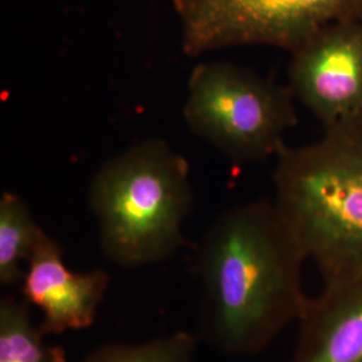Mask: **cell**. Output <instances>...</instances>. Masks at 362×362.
<instances>
[{
	"mask_svg": "<svg viewBox=\"0 0 362 362\" xmlns=\"http://www.w3.org/2000/svg\"><path fill=\"white\" fill-rule=\"evenodd\" d=\"M308 260L274 199L223 211L194 251L197 336L228 357H252L299 322Z\"/></svg>",
	"mask_w": 362,
	"mask_h": 362,
	"instance_id": "cell-1",
	"label": "cell"
},
{
	"mask_svg": "<svg viewBox=\"0 0 362 362\" xmlns=\"http://www.w3.org/2000/svg\"><path fill=\"white\" fill-rule=\"evenodd\" d=\"M189 163L163 139H148L110 157L88 191L105 258L124 269L164 263L187 239L182 226L194 191Z\"/></svg>",
	"mask_w": 362,
	"mask_h": 362,
	"instance_id": "cell-2",
	"label": "cell"
},
{
	"mask_svg": "<svg viewBox=\"0 0 362 362\" xmlns=\"http://www.w3.org/2000/svg\"><path fill=\"white\" fill-rule=\"evenodd\" d=\"M274 202L325 287L362 276V127L276 156Z\"/></svg>",
	"mask_w": 362,
	"mask_h": 362,
	"instance_id": "cell-3",
	"label": "cell"
},
{
	"mask_svg": "<svg viewBox=\"0 0 362 362\" xmlns=\"http://www.w3.org/2000/svg\"><path fill=\"white\" fill-rule=\"evenodd\" d=\"M294 94L255 71L227 62L194 66L182 117L197 137L233 164L267 160L297 125Z\"/></svg>",
	"mask_w": 362,
	"mask_h": 362,
	"instance_id": "cell-4",
	"label": "cell"
},
{
	"mask_svg": "<svg viewBox=\"0 0 362 362\" xmlns=\"http://www.w3.org/2000/svg\"><path fill=\"white\" fill-rule=\"evenodd\" d=\"M182 52L203 55L236 46L294 52L321 28L362 21V0H172Z\"/></svg>",
	"mask_w": 362,
	"mask_h": 362,
	"instance_id": "cell-5",
	"label": "cell"
},
{
	"mask_svg": "<svg viewBox=\"0 0 362 362\" xmlns=\"http://www.w3.org/2000/svg\"><path fill=\"white\" fill-rule=\"evenodd\" d=\"M288 79L325 132L362 127V21L332 23L291 52Z\"/></svg>",
	"mask_w": 362,
	"mask_h": 362,
	"instance_id": "cell-6",
	"label": "cell"
},
{
	"mask_svg": "<svg viewBox=\"0 0 362 362\" xmlns=\"http://www.w3.org/2000/svg\"><path fill=\"white\" fill-rule=\"evenodd\" d=\"M110 281L104 269L70 270L61 243L46 233L27 262L19 288L27 303L40 311V330L46 336H58L94 325Z\"/></svg>",
	"mask_w": 362,
	"mask_h": 362,
	"instance_id": "cell-7",
	"label": "cell"
},
{
	"mask_svg": "<svg viewBox=\"0 0 362 362\" xmlns=\"http://www.w3.org/2000/svg\"><path fill=\"white\" fill-rule=\"evenodd\" d=\"M298 324L291 362H362V276L324 287Z\"/></svg>",
	"mask_w": 362,
	"mask_h": 362,
	"instance_id": "cell-8",
	"label": "cell"
},
{
	"mask_svg": "<svg viewBox=\"0 0 362 362\" xmlns=\"http://www.w3.org/2000/svg\"><path fill=\"white\" fill-rule=\"evenodd\" d=\"M47 233L21 194L0 196V285L21 287L28 259Z\"/></svg>",
	"mask_w": 362,
	"mask_h": 362,
	"instance_id": "cell-9",
	"label": "cell"
},
{
	"mask_svg": "<svg viewBox=\"0 0 362 362\" xmlns=\"http://www.w3.org/2000/svg\"><path fill=\"white\" fill-rule=\"evenodd\" d=\"M23 298L0 300V362H67L62 346L46 341Z\"/></svg>",
	"mask_w": 362,
	"mask_h": 362,
	"instance_id": "cell-10",
	"label": "cell"
},
{
	"mask_svg": "<svg viewBox=\"0 0 362 362\" xmlns=\"http://www.w3.org/2000/svg\"><path fill=\"white\" fill-rule=\"evenodd\" d=\"M200 342L197 333L177 330L140 344H104L83 362H197Z\"/></svg>",
	"mask_w": 362,
	"mask_h": 362,
	"instance_id": "cell-11",
	"label": "cell"
}]
</instances>
